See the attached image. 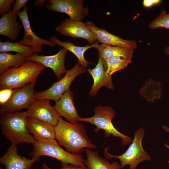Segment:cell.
Segmentation results:
<instances>
[{
  "mask_svg": "<svg viewBox=\"0 0 169 169\" xmlns=\"http://www.w3.org/2000/svg\"><path fill=\"white\" fill-rule=\"evenodd\" d=\"M161 1V0H144L142 3L144 7L149 8L160 3Z\"/></svg>",
  "mask_w": 169,
  "mask_h": 169,
  "instance_id": "cell-31",
  "label": "cell"
},
{
  "mask_svg": "<svg viewBox=\"0 0 169 169\" xmlns=\"http://www.w3.org/2000/svg\"><path fill=\"white\" fill-rule=\"evenodd\" d=\"M17 145L11 143L7 152L0 158V163L5 169H31L33 165L38 161L39 158L31 159L20 156L18 153Z\"/></svg>",
  "mask_w": 169,
  "mask_h": 169,
  "instance_id": "cell-15",
  "label": "cell"
},
{
  "mask_svg": "<svg viewBox=\"0 0 169 169\" xmlns=\"http://www.w3.org/2000/svg\"><path fill=\"white\" fill-rule=\"evenodd\" d=\"M162 127L165 131L169 132V127H167L165 125H164ZM165 146L166 148L169 150V146L166 143H165Z\"/></svg>",
  "mask_w": 169,
  "mask_h": 169,
  "instance_id": "cell-33",
  "label": "cell"
},
{
  "mask_svg": "<svg viewBox=\"0 0 169 169\" xmlns=\"http://www.w3.org/2000/svg\"><path fill=\"white\" fill-rule=\"evenodd\" d=\"M28 0H16L13 4V13L17 16L20 11V10L23 8L25 7V5Z\"/></svg>",
  "mask_w": 169,
  "mask_h": 169,
  "instance_id": "cell-29",
  "label": "cell"
},
{
  "mask_svg": "<svg viewBox=\"0 0 169 169\" xmlns=\"http://www.w3.org/2000/svg\"><path fill=\"white\" fill-rule=\"evenodd\" d=\"M164 52L166 54L169 55V46H167L165 48Z\"/></svg>",
  "mask_w": 169,
  "mask_h": 169,
  "instance_id": "cell-34",
  "label": "cell"
},
{
  "mask_svg": "<svg viewBox=\"0 0 169 169\" xmlns=\"http://www.w3.org/2000/svg\"><path fill=\"white\" fill-rule=\"evenodd\" d=\"M15 2L14 0H0V15L1 16L6 14L11 9V4Z\"/></svg>",
  "mask_w": 169,
  "mask_h": 169,
  "instance_id": "cell-27",
  "label": "cell"
},
{
  "mask_svg": "<svg viewBox=\"0 0 169 169\" xmlns=\"http://www.w3.org/2000/svg\"><path fill=\"white\" fill-rule=\"evenodd\" d=\"M74 93L70 90L65 92L57 101L54 107L59 116L64 117L72 123L78 122L80 117L73 101Z\"/></svg>",
  "mask_w": 169,
  "mask_h": 169,
  "instance_id": "cell-17",
  "label": "cell"
},
{
  "mask_svg": "<svg viewBox=\"0 0 169 169\" xmlns=\"http://www.w3.org/2000/svg\"><path fill=\"white\" fill-rule=\"evenodd\" d=\"M67 51L64 48L61 49L57 54L50 56L38 55L36 52L27 58L28 60L37 62L46 67L51 69L57 79L59 80L66 71L65 60Z\"/></svg>",
  "mask_w": 169,
  "mask_h": 169,
  "instance_id": "cell-13",
  "label": "cell"
},
{
  "mask_svg": "<svg viewBox=\"0 0 169 169\" xmlns=\"http://www.w3.org/2000/svg\"><path fill=\"white\" fill-rule=\"evenodd\" d=\"M28 7H25L24 9L20 11L18 14L22 23L24 29V33L22 39L18 43L23 45L34 47L37 53H40L43 51L42 46L47 45L54 47L56 44L50 40L43 39L36 35L32 31L30 25L28 12Z\"/></svg>",
  "mask_w": 169,
  "mask_h": 169,
  "instance_id": "cell-12",
  "label": "cell"
},
{
  "mask_svg": "<svg viewBox=\"0 0 169 169\" xmlns=\"http://www.w3.org/2000/svg\"><path fill=\"white\" fill-rule=\"evenodd\" d=\"M151 29L159 28L169 29V13H167L164 8H161L159 14L151 21L148 25Z\"/></svg>",
  "mask_w": 169,
  "mask_h": 169,
  "instance_id": "cell-26",
  "label": "cell"
},
{
  "mask_svg": "<svg viewBox=\"0 0 169 169\" xmlns=\"http://www.w3.org/2000/svg\"><path fill=\"white\" fill-rule=\"evenodd\" d=\"M27 56L24 54H13L7 52L0 53V74L12 68L21 66L28 60Z\"/></svg>",
  "mask_w": 169,
  "mask_h": 169,
  "instance_id": "cell-23",
  "label": "cell"
},
{
  "mask_svg": "<svg viewBox=\"0 0 169 169\" xmlns=\"http://www.w3.org/2000/svg\"><path fill=\"white\" fill-rule=\"evenodd\" d=\"M49 40L56 44L62 46L74 54L78 58V63L80 65L86 68L88 65L91 64L90 62L85 59L84 54L86 50L90 48H94V44L83 47L77 46L68 41L62 42L54 35L51 37Z\"/></svg>",
  "mask_w": 169,
  "mask_h": 169,
  "instance_id": "cell-22",
  "label": "cell"
},
{
  "mask_svg": "<svg viewBox=\"0 0 169 169\" xmlns=\"http://www.w3.org/2000/svg\"><path fill=\"white\" fill-rule=\"evenodd\" d=\"M0 125L3 134L11 143L33 144L36 141L27 127L26 111L1 114Z\"/></svg>",
  "mask_w": 169,
  "mask_h": 169,
  "instance_id": "cell-2",
  "label": "cell"
},
{
  "mask_svg": "<svg viewBox=\"0 0 169 169\" xmlns=\"http://www.w3.org/2000/svg\"><path fill=\"white\" fill-rule=\"evenodd\" d=\"M87 71L86 68L78 63L76 64L73 68L66 70L64 76L58 81L54 83L49 89L43 91L36 92V99L57 101L65 92L69 90L70 85L75 79Z\"/></svg>",
  "mask_w": 169,
  "mask_h": 169,
  "instance_id": "cell-7",
  "label": "cell"
},
{
  "mask_svg": "<svg viewBox=\"0 0 169 169\" xmlns=\"http://www.w3.org/2000/svg\"><path fill=\"white\" fill-rule=\"evenodd\" d=\"M54 131L55 140L70 153L80 154L84 148H96L89 139L85 128L82 124L69 122L59 116Z\"/></svg>",
  "mask_w": 169,
  "mask_h": 169,
  "instance_id": "cell-1",
  "label": "cell"
},
{
  "mask_svg": "<svg viewBox=\"0 0 169 169\" xmlns=\"http://www.w3.org/2000/svg\"><path fill=\"white\" fill-rule=\"evenodd\" d=\"M87 71L92 76L94 80L93 85L89 94L90 96H95L103 86L111 89H114L111 76L107 74L103 60L100 56L95 67L93 69H89Z\"/></svg>",
  "mask_w": 169,
  "mask_h": 169,
  "instance_id": "cell-16",
  "label": "cell"
},
{
  "mask_svg": "<svg viewBox=\"0 0 169 169\" xmlns=\"http://www.w3.org/2000/svg\"><path fill=\"white\" fill-rule=\"evenodd\" d=\"M86 158L84 160L86 166L90 169H121L120 164L114 161L110 163L107 159L101 157L97 151L89 149L85 150Z\"/></svg>",
  "mask_w": 169,
  "mask_h": 169,
  "instance_id": "cell-20",
  "label": "cell"
},
{
  "mask_svg": "<svg viewBox=\"0 0 169 169\" xmlns=\"http://www.w3.org/2000/svg\"><path fill=\"white\" fill-rule=\"evenodd\" d=\"M17 16L11 9L0 19V34L8 37L13 41L18 38L22 26L17 20Z\"/></svg>",
  "mask_w": 169,
  "mask_h": 169,
  "instance_id": "cell-19",
  "label": "cell"
},
{
  "mask_svg": "<svg viewBox=\"0 0 169 169\" xmlns=\"http://www.w3.org/2000/svg\"><path fill=\"white\" fill-rule=\"evenodd\" d=\"M94 115L88 118L80 117L79 121L88 122L95 125V132L98 133L100 130L105 131L104 136L109 137L111 135L121 139V144L123 146L131 143V137L119 131L114 126L112 120L115 115V111L110 106L99 105L95 107Z\"/></svg>",
  "mask_w": 169,
  "mask_h": 169,
  "instance_id": "cell-5",
  "label": "cell"
},
{
  "mask_svg": "<svg viewBox=\"0 0 169 169\" xmlns=\"http://www.w3.org/2000/svg\"><path fill=\"white\" fill-rule=\"evenodd\" d=\"M103 61L107 74L112 76L115 72L126 67L131 63V60L126 58L117 57Z\"/></svg>",
  "mask_w": 169,
  "mask_h": 169,
  "instance_id": "cell-25",
  "label": "cell"
},
{
  "mask_svg": "<svg viewBox=\"0 0 169 169\" xmlns=\"http://www.w3.org/2000/svg\"><path fill=\"white\" fill-rule=\"evenodd\" d=\"M36 82L13 89V93L9 100L0 105V114L20 112L23 109H28L36 100L34 87Z\"/></svg>",
  "mask_w": 169,
  "mask_h": 169,
  "instance_id": "cell-8",
  "label": "cell"
},
{
  "mask_svg": "<svg viewBox=\"0 0 169 169\" xmlns=\"http://www.w3.org/2000/svg\"><path fill=\"white\" fill-rule=\"evenodd\" d=\"M48 0H35L34 2V5L37 7H44Z\"/></svg>",
  "mask_w": 169,
  "mask_h": 169,
  "instance_id": "cell-32",
  "label": "cell"
},
{
  "mask_svg": "<svg viewBox=\"0 0 169 169\" xmlns=\"http://www.w3.org/2000/svg\"><path fill=\"white\" fill-rule=\"evenodd\" d=\"M28 117L34 118L55 127L59 115L54 106L50 104V100L36 99L25 111Z\"/></svg>",
  "mask_w": 169,
  "mask_h": 169,
  "instance_id": "cell-11",
  "label": "cell"
},
{
  "mask_svg": "<svg viewBox=\"0 0 169 169\" xmlns=\"http://www.w3.org/2000/svg\"><path fill=\"white\" fill-rule=\"evenodd\" d=\"M46 67L37 62L27 60L20 67L9 69L0 75V90L14 89L37 80Z\"/></svg>",
  "mask_w": 169,
  "mask_h": 169,
  "instance_id": "cell-3",
  "label": "cell"
},
{
  "mask_svg": "<svg viewBox=\"0 0 169 169\" xmlns=\"http://www.w3.org/2000/svg\"><path fill=\"white\" fill-rule=\"evenodd\" d=\"M144 136L143 128L136 130L132 142L125 152L121 155L116 156L110 154L105 149L104 154L106 158L108 159H111L113 157L117 158L120 161L121 168L128 165L129 169H136L141 162L151 161V157L144 151L142 146V141Z\"/></svg>",
  "mask_w": 169,
  "mask_h": 169,
  "instance_id": "cell-6",
  "label": "cell"
},
{
  "mask_svg": "<svg viewBox=\"0 0 169 169\" xmlns=\"http://www.w3.org/2000/svg\"><path fill=\"white\" fill-rule=\"evenodd\" d=\"M96 41L94 44V48L98 50L99 56L103 61L117 57H121L131 59L134 50L118 46L99 44Z\"/></svg>",
  "mask_w": 169,
  "mask_h": 169,
  "instance_id": "cell-21",
  "label": "cell"
},
{
  "mask_svg": "<svg viewBox=\"0 0 169 169\" xmlns=\"http://www.w3.org/2000/svg\"><path fill=\"white\" fill-rule=\"evenodd\" d=\"M27 127L36 140L55 139L54 127L37 119L28 117Z\"/></svg>",
  "mask_w": 169,
  "mask_h": 169,
  "instance_id": "cell-18",
  "label": "cell"
},
{
  "mask_svg": "<svg viewBox=\"0 0 169 169\" xmlns=\"http://www.w3.org/2000/svg\"><path fill=\"white\" fill-rule=\"evenodd\" d=\"M85 24L93 33L96 40L102 44L120 47L133 50L137 48V44L134 40H125L114 35L105 29L98 27L91 21H87Z\"/></svg>",
  "mask_w": 169,
  "mask_h": 169,
  "instance_id": "cell-14",
  "label": "cell"
},
{
  "mask_svg": "<svg viewBox=\"0 0 169 169\" xmlns=\"http://www.w3.org/2000/svg\"><path fill=\"white\" fill-rule=\"evenodd\" d=\"M14 52L29 57L35 53L37 50L34 47L26 46L18 42H13L7 40L4 42H0V52Z\"/></svg>",
  "mask_w": 169,
  "mask_h": 169,
  "instance_id": "cell-24",
  "label": "cell"
},
{
  "mask_svg": "<svg viewBox=\"0 0 169 169\" xmlns=\"http://www.w3.org/2000/svg\"><path fill=\"white\" fill-rule=\"evenodd\" d=\"M55 30L64 36L85 39L90 45L97 41L93 33L82 21H74L69 18H66L56 27Z\"/></svg>",
  "mask_w": 169,
  "mask_h": 169,
  "instance_id": "cell-10",
  "label": "cell"
},
{
  "mask_svg": "<svg viewBox=\"0 0 169 169\" xmlns=\"http://www.w3.org/2000/svg\"><path fill=\"white\" fill-rule=\"evenodd\" d=\"M13 92V90L11 89H5L0 90V105L4 104L9 100Z\"/></svg>",
  "mask_w": 169,
  "mask_h": 169,
  "instance_id": "cell-28",
  "label": "cell"
},
{
  "mask_svg": "<svg viewBox=\"0 0 169 169\" xmlns=\"http://www.w3.org/2000/svg\"><path fill=\"white\" fill-rule=\"evenodd\" d=\"M62 165V167L59 169H90L86 166H82L72 165L64 164ZM43 169H53L49 167L45 163L43 164Z\"/></svg>",
  "mask_w": 169,
  "mask_h": 169,
  "instance_id": "cell-30",
  "label": "cell"
},
{
  "mask_svg": "<svg viewBox=\"0 0 169 169\" xmlns=\"http://www.w3.org/2000/svg\"><path fill=\"white\" fill-rule=\"evenodd\" d=\"M33 151L28 155L40 159L41 156H49L60 161L61 165L70 164L86 166L83 157L80 154L70 153L62 149L56 140H36L33 144Z\"/></svg>",
  "mask_w": 169,
  "mask_h": 169,
  "instance_id": "cell-4",
  "label": "cell"
},
{
  "mask_svg": "<svg viewBox=\"0 0 169 169\" xmlns=\"http://www.w3.org/2000/svg\"><path fill=\"white\" fill-rule=\"evenodd\" d=\"M84 0H48L45 8L50 11L65 13L74 21H82L89 14V8H84Z\"/></svg>",
  "mask_w": 169,
  "mask_h": 169,
  "instance_id": "cell-9",
  "label": "cell"
}]
</instances>
